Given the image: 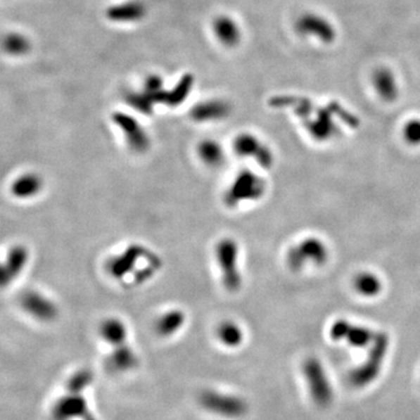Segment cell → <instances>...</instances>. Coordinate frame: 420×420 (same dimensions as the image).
<instances>
[{
    "mask_svg": "<svg viewBox=\"0 0 420 420\" xmlns=\"http://www.w3.org/2000/svg\"><path fill=\"white\" fill-rule=\"evenodd\" d=\"M200 400L205 409L223 417L237 418L246 414V402L238 397L207 391L202 395Z\"/></svg>",
    "mask_w": 420,
    "mask_h": 420,
    "instance_id": "obj_9",
    "label": "cell"
},
{
    "mask_svg": "<svg viewBox=\"0 0 420 420\" xmlns=\"http://www.w3.org/2000/svg\"><path fill=\"white\" fill-rule=\"evenodd\" d=\"M355 285L359 293H362L367 297L376 295L381 288V281L374 274H363L359 276L356 279Z\"/></svg>",
    "mask_w": 420,
    "mask_h": 420,
    "instance_id": "obj_25",
    "label": "cell"
},
{
    "mask_svg": "<svg viewBox=\"0 0 420 420\" xmlns=\"http://www.w3.org/2000/svg\"><path fill=\"white\" fill-rule=\"evenodd\" d=\"M216 335L219 342L229 348L238 347L239 345H242L244 340L242 327L237 322L231 320L221 322L216 331Z\"/></svg>",
    "mask_w": 420,
    "mask_h": 420,
    "instance_id": "obj_21",
    "label": "cell"
},
{
    "mask_svg": "<svg viewBox=\"0 0 420 420\" xmlns=\"http://www.w3.org/2000/svg\"><path fill=\"white\" fill-rule=\"evenodd\" d=\"M307 130L311 132L315 138H329L331 134H335V127L331 120V113L327 110H322L318 113L315 120H306Z\"/></svg>",
    "mask_w": 420,
    "mask_h": 420,
    "instance_id": "obj_23",
    "label": "cell"
},
{
    "mask_svg": "<svg viewBox=\"0 0 420 420\" xmlns=\"http://www.w3.org/2000/svg\"><path fill=\"white\" fill-rule=\"evenodd\" d=\"M101 338L111 347L125 345L127 340V327L123 320L116 317L106 318L99 325Z\"/></svg>",
    "mask_w": 420,
    "mask_h": 420,
    "instance_id": "obj_16",
    "label": "cell"
},
{
    "mask_svg": "<svg viewBox=\"0 0 420 420\" xmlns=\"http://www.w3.org/2000/svg\"><path fill=\"white\" fill-rule=\"evenodd\" d=\"M370 347L371 349L366 362H363L349 374V382L359 389L373 384L381 375L386 352L389 348V338L384 334H376L375 340Z\"/></svg>",
    "mask_w": 420,
    "mask_h": 420,
    "instance_id": "obj_4",
    "label": "cell"
},
{
    "mask_svg": "<svg viewBox=\"0 0 420 420\" xmlns=\"http://www.w3.org/2000/svg\"><path fill=\"white\" fill-rule=\"evenodd\" d=\"M160 257L147 246L132 243L106 260V272L113 281L124 286H139L159 272Z\"/></svg>",
    "mask_w": 420,
    "mask_h": 420,
    "instance_id": "obj_1",
    "label": "cell"
},
{
    "mask_svg": "<svg viewBox=\"0 0 420 420\" xmlns=\"http://www.w3.org/2000/svg\"><path fill=\"white\" fill-rule=\"evenodd\" d=\"M214 32L219 42L228 47L237 45L241 40V31L235 21L229 17L216 18L214 21Z\"/></svg>",
    "mask_w": 420,
    "mask_h": 420,
    "instance_id": "obj_19",
    "label": "cell"
},
{
    "mask_svg": "<svg viewBox=\"0 0 420 420\" xmlns=\"http://www.w3.org/2000/svg\"><path fill=\"white\" fill-rule=\"evenodd\" d=\"M404 136L410 144H420V120H410L404 127Z\"/></svg>",
    "mask_w": 420,
    "mask_h": 420,
    "instance_id": "obj_28",
    "label": "cell"
},
{
    "mask_svg": "<svg viewBox=\"0 0 420 420\" xmlns=\"http://www.w3.org/2000/svg\"><path fill=\"white\" fill-rule=\"evenodd\" d=\"M185 324V312L179 308H172L158 317L154 328L158 335L163 338H168L178 333Z\"/></svg>",
    "mask_w": 420,
    "mask_h": 420,
    "instance_id": "obj_17",
    "label": "cell"
},
{
    "mask_svg": "<svg viewBox=\"0 0 420 420\" xmlns=\"http://www.w3.org/2000/svg\"><path fill=\"white\" fill-rule=\"evenodd\" d=\"M193 83L194 79L191 75H185L182 77L179 83H177V86L173 89L167 91V96H166V103L170 106H178L184 103L189 93H191V88H193Z\"/></svg>",
    "mask_w": 420,
    "mask_h": 420,
    "instance_id": "obj_24",
    "label": "cell"
},
{
    "mask_svg": "<svg viewBox=\"0 0 420 420\" xmlns=\"http://www.w3.org/2000/svg\"><path fill=\"white\" fill-rule=\"evenodd\" d=\"M109 367L115 371L130 370L138 364L137 356L130 345H125L113 347V352L108 359Z\"/></svg>",
    "mask_w": 420,
    "mask_h": 420,
    "instance_id": "obj_20",
    "label": "cell"
},
{
    "mask_svg": "<svg viewBox=\"0 0 420 420\" xmlns=\"http://www.w3.org/2000/svg\"><path fill=\"white\" fill-rule=\"evenodd\" d=\"M127 102L129 106L144 115H151L153 113L154 104L144 91L127 94Z\"/></svg>",
    "mask_w": 420,
    "mask_h": 420,
    "instance_id": "obj_26",
    "label": "cell"
},
{
    "mask_svg": "<svg viewBox=\"0 0 420 420\" xmlns=\"http://www.w3.org/2000/svg\"><path fill=\"white\" fill-rule=\"evenodd\" d=\"M113 124L123 136L124 143L132 153L145 154L151 148V137L146 129L134 116L116 113L113 116Z\"/></svg>",
    "mask_w": 420,
    "mask_h": 420,
    "instance_id": "obj_6",
    "label": "cell"
},
{
    "mask_svg": "<svg viewBox=\"0 0 420 420\" xmlns=\"http://www.w3.org/2000/svg\"><path fill=\"white\" fill-rule=\"evenodd\" d=\"M233 152L243 160L253 161L260 167L270 168L274 165V157L270 147L249 132L236 136L233 140Z\"/></svg>",
    "mask_w": 420,
    "mask_h": 420,
    "instance_id": "obj_7",
    "label": "cell"
},
{
    "mask_svg": "<svg viewBox=\"0 0 420 420\" xmlns=\"http://www.w3.org/2000/svg\"><path fill=\"white\" fill-rule=\"evenodd\" d=\"M267 182L262 175L251 170H241L234 175L223 193V203L227 208H243L263 198L267 193Z\"/></svg>",
    "mask_w": 420,
    "mask_h": 420,
    "instance_id": "obj_2",
    "label": "cell"
},
{
    "mask_svg": "<svg viewBox=\"0 0 420 420\" xmlns=\"http://www.w3.org/2000/svg\"><path fill=\"white\" fill-rule=\"evenodd\" d=\"M374 87L381 98L386 102H391L398 97V83L393 70L386 67L377 68L373 76Z\"/></svg>",
    "mask_w": 420,
    "mask_h": 420,
    "instance_id": "obj_15",
    "label": "cell"
},
{
    "mask_svg": "<svg viewBox=\"0 0 420 420\" xmlns=\"http://www.w3.org/2000/svg\"><path fill=\"white\" fill-rule=\"evenodd\" d=\"M21 305L30 314L42 322H51L58 317V307L44 294L28 291L21 297Z\"/></svg>",
    "mask_w": 420,
    "mask_h": 420,
    "instance_id": "obj_11",
    "label": "cell"
},
{
    "mask_svg": "<svg viewBox=\"0 0 420 420\" xmlns=\"http://www.w3.org/2000/svg\"><path fill=\"white\" fill-rule=\"evenodd\" d=\"M42 187H44V180L38 174L30 173L18 179L13 184L12 191L18 198H33L42 191Z\"/></svg>",
    "mask_w": 420,
    "mask_h": 420,
    "instance_id": "obj_22",
    "label": "cell"
},
{
    "mask_svg": "<svg viewBox=\"0 0 420 420\" xmlns=\"http://www.w3.org/2000/svg\"><path fill=\"white\" fill-rule=\"evenodd\" d=\"M231 113L228 103L221 99H209L198 103L191 110V117L198 123H210L226 120Z\"/></svg>",
    "mask_w": 420,
    "mask_h": 420,
    "instance_id": "obj_12",
    "label": "cell"
},
{
    "mask_svg": "<svg viewBox=\"0 0 420 420\" xmlns=\"http://www.w3.org/2000/svg\"><path fill=\"white\" fill-rule=\"evenodd\" d=\"M304 376L312 400L320 407H328L334 400V388L322 361L315 357L306 359Z\"/></svg>",
    "mask_w": 420,
    "mask_h": 420,
    "instance_id": "obj_5",
    "label": "cell"
},
{
    "mask_svg": "<svg viewBox=\"0 0 420 420\" xmlns=\"http://www.w3.org/2000/svg\"><path fill=\"white\" fill-rule=\"evenodd\" d=\"M28 251L24 246L14 248L6 258V263L0 262V287L6 286L21 274L28 260Z\"/></svg>",
    "mask_w": 420,
    "mask_h": 420,
    "instance_id": "obj_13",
    "label": "cell"
},
{
    "mask_svg": "<svg viewBox=\"0 0 420 420\" xmlns=\"http://www.w3.org/2000/svg\"><path fill=\"white\" fill-rule=\"evenodd\" d=\"M106 14L110 20L117 23H132L144 17L145 6L139 1H127L110 7Z\"/></svg>",
    "mask_w": 420,
    "mask_h": 420,
    "instance_id": "obj_18",
    "label": "cell"
},
{
    "mask_svg": "<svg viewBox=\"0 0 420 420\" xmlns=\"http://www.w3.org/2000/svg\"><path fill=\"white\" fill-rule=\"evenodd\" d=\"M331 338L334 340H347L349 345L357 348H364L373 343L376 334L369 328L362 326H352L348 322H338L334 324L331 331Z\"/></svg>",
    "mask_w": 420,
    "mask_h": 420,
    "instance_id": "obj_10",
    "label": "cell"
},
{
    "mask_svg": "<svg viewBox=\"0 0 420 420\" xmlns=\"http://www.w3.org/2000/svg\"><path fill=\"white\" fill-rule=\"evenodd\" d=\"M295 30L303 37L331 45L336 39V31L327 18L317 13H305L295 23Z\"/></svg>",
    "mask_w": 420,
    "mask_h": 420,
    "instance_id": "obj_8",
    "label": "cell"
},
{
    "mask_svg": "<svg viewBox=\"0 0 420 420\" xmlns=\"http://www.w3.org/2000/svg\"><path fill=\"white\" fill-rule=\"evenodd\" d=\"M196 155L198 160L208 168H219L226 163V150L214 139H203L198 144Z\"/></svg>",
    "mask_w": 420,
    "mask_h": 420,
    "instance_id": "obj_14",
    "label": "cell"
},
{
    "mask_svg": "<svg viewBox=\"0 0 420 420\" xmlns=\"http://www.w3.org/2000/svg\"><path fill=\"white\" fill-rule=\"evenodd\" d=\"M214 256L224 290L229 293H237L243 286L238 242L233 237L219 238L215 244Z\"/></svg>",
    "mask_w": 420,
    "mask_h": 420,
    "instance_id": "obj_3",
    "label": "cell"
},
{
    "mask_svg": "<svg viewBox=\"0 0 420 420\" xmlns=\"http://www.w3.org/2000/svg\"><path fill=\"white\" fill-rule=\"evenodd\" d=\"M93 379V375L90 371L83 370L76 375L72 376V378L69 381L68 388L72 393H79L83 389H86L87 386H89L90 382Z\"/></svg>",
    "mask_w": 420,
    "mask_h": 420,
    "instance_id": "obj_27",
    "label": "cell"
}]
</instances>
